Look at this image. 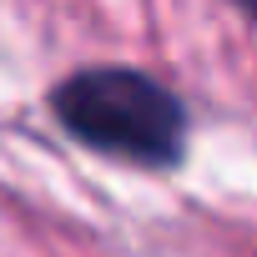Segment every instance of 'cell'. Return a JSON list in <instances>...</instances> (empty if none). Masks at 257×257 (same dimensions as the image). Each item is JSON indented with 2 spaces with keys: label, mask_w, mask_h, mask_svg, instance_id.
Instances as JSON below:
<instances>
[{
  "label": "cell",
  "mask_w": 257,
  "mask_h": 257,
  "mask_svg": "<svg viewBox=\"0 0 257 257\" xmlns=\"http://www.w3.org/2000/svg\"><path fill=\"white\" fill-rule=\"evenodd\" d=\"M237 6H242V11H247V16H257V0H237Z\"/></svg>",
  "instance_id": "2"
},
{
  "label": "cell",
  "mask_w": 257,
  "mask_h": 257,
  "mask_svg": "<svg viewBox=\"0 0 257 257\" xmlns=\"http://www.w3.org/2000/svg\"><path fill=\"white\" fill-rule=\"evenodd\" d=\"M66 132L106 157L137 167H177L187 152V111L172 86L132 66H91L51 91Z\"/></svg>",
  "instance_id": "1"
}]
</instances>
